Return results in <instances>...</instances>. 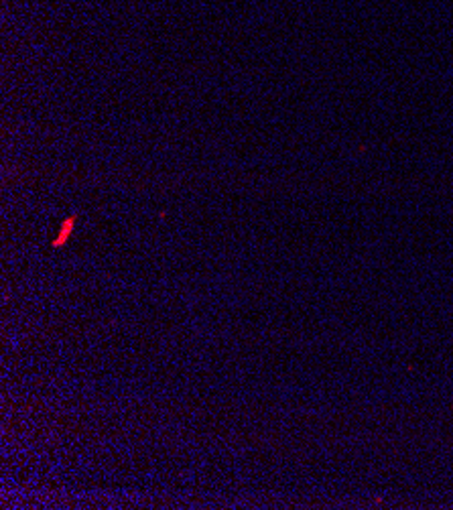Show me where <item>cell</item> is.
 <instances>
[{
	"mask_svg": "<svg viewBox=\"0 0 453 510\" xmlns=\"http://www.w3.org/2000/svg\"><path fill=\"white\" fill-rule=\"evenodd\" d=\"M73 218H69L65 224H63V228L59 230V236L53 240V248H61L65 242H67V238H69V234H71V228H73Z\"/></svg>",
	"mask_w": 453,
	"mask_h": 510,
	"instance_id": "6da1fadb",
	"label": "cell"
}]
</instances>
